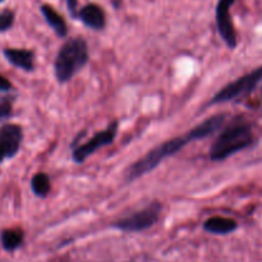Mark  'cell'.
I'll use <instances>...</instances> for the list:
<instances>
[{
	"label": "cell",
	"instance_id": "cell-1",
	"mask_svg": "<svg viewBox=\"0 0 262 262\" xmlns=\"http://www.w3.org/2000/svg\"><path fill=\"white\" fill-rule=\"evenodd\" d=\"M253 143V132L250 123L234 120L223 129L210 148L212 161H223L234 154L245 150Z\"/></svg>",
	"mask_w": 262,
	"mask_h": 262
},
{
	"label": "cell",
	"instance_id": "cell-2",
	"mask_svg": "<svg viewBox=\"0 0 262 262\" xmlns=\"http://www.w3.org/2000/svg\"><path fill=\"white\" fill-rule=\"evenodd\" d=\"M89 61V46L82 37L67 41L58 51L54 63V71L58 82H68L73 78Z\"/></svg>",
	"mask_w": 262,
	"mask_h": 262
},
{
	"label": "cell",
	"instance_id": "cell-3",
	"mask_svg": "<svg viewBox=\"0 0 262 262\" xmlns=\"http://www.w3.org/2000/svg\"><path fill=\"white\" fill-rule=\"evenodd\" d=\"M191 142H193V140H192L191 135L188 132L187 135L171 138V140H168L161 143V145L156 146L155 148L148 151L145 156L138 159L135 164H132L128 168L127 173H125V181L132 182L135 179H138L140 177L145 176V174L150 173L156 166L160 165L161 161L176 155L178 151H181L182 148L186 147Z\"/></svg>",
	"mask_w": 262,
	"mask_h": 262
},
{
	"label": "cell",
	"instance_id": "cell-4",
	"mask_svg": "<svg viewBox=\"0 0 262 262\" xmlns=\"http://www.w3.org/2000/svg\"><path fill=\"white\" fill-rule=\"evenodd\" d=\"M262 81V66L258 68L253 69L250 73L245 74V76L239 77L235 79L234 82H230L225 87H223L216 95L211 99L209 105H216V104H224V102L233 101L239 97L247 96L248 94L253 91L258 83Z\"/></svg>",
	"mask_w": 262,
	"mask_h": 262
},
{
	"label": "cell",
	"instance_id": "cell-5",
	"mask_svg": "<svg viewBox=\"0 0 262 262\" xmlns=\"http://www.w3.org/2000/svg\"><path fill=\"white\" fill-rule=\"evenodd\" d=\"M161 210L163 206L160 202H152L140 211L117 220L114 223V228L123 232H142L154 227L159 222Z\"/></svg>",
	"mask_w": 262,
	"mask_h": 262
},
{
	"label": "cell",
	"instance_id": "cell-6",
	"mask_svg": "<svg viewBox=\"0 0 262 262\" xmlns=\"http://www.w3.org/2000/svg\"><path fill=\"white\" fill-rule=\"evenodd\" d=\"M118 125H119L118 122H113L112 124L107 125L104 130L97 132L94 137L90 138L86 143L77 146L73 150V155H72L73 160L76 161L77 164H82L89 156L95 154V151L104 147V146L110 145V143L114 141V138L117 137Z\"/></svg>",
	"mask_w": 262,
	"mask_h": 262
},
{
	"label": "cell",
	"instance_id": "cell-7",
	"mask_svg": "<svg viewBox=\"0 0 262 262\" xmlns=\"http://www.w3.org/2000/svg\"><path fill=\"white\" fill-rule=\"evenodd\" d=\"M234 4V0H219L216 7V26L220 36L230 49L237 46V33L233 26L230 7Z\"/></svg>",
	"mask_w": 262,
	"mask_h": 262
},
{
	"label": "cell",
	"instance_id": "cell-8",
	"mask_svg": "<svg viewBox=\"0 0 262 262\" xmlns=\"http://www.w3.org/2000/svg\"><path fill=\"white\" fill-rule=\"evenodd\" d=\"M22 137V128L19 125L7 124L0 128V163L18 152Z\"/></svg>",
	"mask_w": 262,
	"mask_h": 262
},
{
	"label": "cell",
	"instance_id": "cell-9",
	"mask_svg": "<svg viewBox=\"0 0 262 262\" xmlns=\"http://www.w3.org/2000/svg\"><path fill=\"white\" fill-rule=\"evenodd\" d=\"M4 55L7 60L14 67L31 72L35 68V53L27 49H5Z\"/></svg>",
	"mask_w": 262,
	"mask_h": 262
},
{
	"label": "cell",
	"instance_id": "cell-10",
	"mask_svg": "<svg viewBox=\"0 0 262 262\" xmlns=\"http://www.w3.org/2000/svg\"><path fill=\"white\" fill-rule=\"evenodd\" d=\"M225 119H227V115L225 114H217L207 118L205 122H202L201 124L196 125V127L189 130V135H191L192 140H202V138H206L209 136H211L212 133L219 130L224 125Z\"/></svg>",
	"mask_w": 262,
	"mask_h": 262
},
{
	"label": "cell",
	"instance_id": "cell-11",
	"mask_svg": "<svg viewBox=\"0 0 262 262\" xmlns=\"http://www.w3.org/2000/svg\"><path fill=\"white\" fill-rule=\"evenodd\" d=\"M78 17L87 27L92 28V30H102L105 27V13L99 5L96 4H87L79 10Z\"/></svg>",
	"mask_w": 262,
	"mask_h": 262
},
{
	"label": "cell",
	"instance_id": "cell-12",
	"mask_svg": "<svg viewBox=\"0 0 262 262\" xmlns=\"http://www.w3.org/2000/svg\"><path fill=\"white\" fill-rule=\"evenodd\" d=\"M238 228V224L235 220L230 219V217L224 216H214L207 219L204 223V229L206 232L212 233V234H229L233 233Z\"/></svg>",
	"mask_w": 262,
	"mask_h": 262
},
{
	"label": "cell",
	"instance_id": "cell-13",
	"mask_svg": "<svg viewBox=\"0 0 262 262\" xmlns=\"http://www.w3.org/2000/svg\"><path fill=\"white\" fill-rule=\"evenodd\" d=\"M41 13H42V15L45 17L48 25L50 26L54 31H55L56 35L60 36V37L67 36L68 28H67L66 20L63 19V17H61V15L59 14L55 9H53L50 5L45 4L41 7Z\"/></svg>",
	"mask_w": 262,
	"mask_h": 262
},
{
	"label": "cell",
	"instance_id": "cell-14",
	"mask_svg": "<svg viewBox=\"0 0 262 262\" xmlns=\"http://www.w3.org/2000/svg\"><path fill=\"white\" fill-rule=\"evenodd\" d=\"M31 188L38 197H46L50 192V179L45 173H37L31 179Z\"/></svg>",
	"mask_w": 262,
	"mask_h": 262
},
{
	"label": "cell",
	"instance_id": "cell-15",
	"mask_svg": "<svg viewBox=\"0 0 262 262\" xmlns=\"http://www.w3.org/2000/svg\"><path fill=\"white\" fill-rule=\"evenodd\" d=\"M23 233L18 229H8L2 233L3 247L7 251H14L22 245Z\"/></svg>",
	"mask_w": 262,
	"mask_h": 262
},
{
	"label": "cell",
	"instance_id": "cell-16",
	"mask_svg": "<svg viewBox=\"0 0 262 262\" xmlns=\"http://www.w3.org/2000/svg\"><path fill=\"white\" fill-rule=\"evenodd\" d=\"M14 22V14L10 10H4L0 13V31H7L12 27Z\"/></svg>",
	"mask_w": 262,
	"mask_h": 262
},
{
	"label": "cell",
	"instance_id": "cell-17",
	"mask_svg": "<svg viewBox=\"0 0 262 262\" xmlns=\"http://www.w3.org/2000/svg\"><path fill=\"white\" fill-rule=\"evenodd\" d=\"M12 114V101L9 99H0V122Z\"/></svg>",
	"mask_w": 262,
	"mask_h": 262
},
{
	"label": "cell",
	"instance_id": "cell-18",
	"mask_svg": "<svg viewBox=\"0 0 262 262\" xmlns=\"http://www.w3.org/2000/svg\"><path fill=\"white\" fill-rule=\"evenodd\" d=\"M10 89H12V83L0 74V91H9Z\"/></svg>",
	"mask_w": 262,
	"mask_h": 262
},
{
	"label": "cell",
	"instance_id": "cell-19",
	"mask_svg": "<svg viewBox=\"0 0 262 262\" xmlns=\"http://www.w3.org/2000/svg\"><path fill=\"white\" fill-rule=\"evenodd\" d=\"M67 4H68V9L71 12V14L76 15V9H77V0H67Z\"/></svg>",
	"mask_w": 262,
	"mask_h": 262
},
{
	"label": "cell",
	"instance_id": "cell-20",
	"mask_svg": "<svg viewBox=\"0 0 262 262\" xmlns=\"http://www.w3.org/2000/svg\"><path fill=\"white\" fill-rule=\"evenodd\" d=\"M0 2H3V0H0Z\"/></svg>",
	"mask_w": 262,
	"mask_h": 262
}]
</instances>
